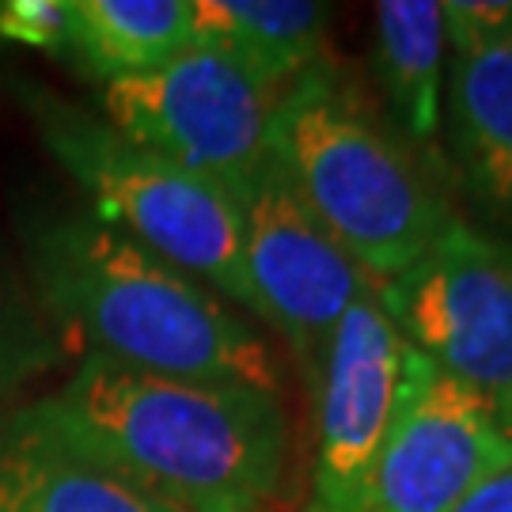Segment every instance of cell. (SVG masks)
Wrapping results in <instances>:
<instances>
[{"instance_id":"6da1fadb","label":"cell","mask_w":512,"mask_h":512,"mask_svg":"<svg viewBox=\"0 0 512 512\" xmlns=\"http://www.w3.org/2000/svg\"><path fill=\"white\" fill-rule=\"evenodd\" d=\"M31 410L179 512H258L289 452L277 391L145 372L99 353H84Z\"/></svg>"},{"instance_id":"7a4b0ae2","label":"cell","mask_w":512,"mask_h":512,"mask_svg":"<svg viewBox=\"0 0 512 512\" xmlns=\"http://www.w3.org/2000/svg\"><path fill=\"white\" fill-rule=\"evenodd\" d=\"M23 255L38 308L65 349L183 380L277 391L266 338L224 296L95 213H31Z\"/></svg>"},{"instance_id":"3957f363","label":"cell","mask_w":512,"mask_h":512,"mask_svg":"<svg viewBox=\"0 0 512 512\" xmlns=\"http://www.w3.org/2000/svg\"><path fill=\"white\" fill-rule=\"evenodd\" d=\"M274 156L376 289L406 274L456 220L410 145L323 61L277 99Z\"/></svg>"},{"instance_id":"277c9868","label":"cell","mask_w":512,"mask_h":512,"mask_svg":"<svg viewBox=\"0 0 512 512\" xmlns=\"http://www.w3.org/2000/svg\"><path fill=\"white\" fill-rule=\"evenodd\" d=\"M19 99L50 156L92 198L95 217L255 315L236 198L46 88H19Z\"/></svg>"},{"instance_id":"5b68a950","label":"cell","mask_w":512,"mask_h":512,"mask_svg":"<svg viewBox=\"0 0 512 512\" xmlns=\"http://www.w3.org/2000/svg\"><path fill=\"white\" fill-rule=\"evenodd\" d=\"M277 99L236 61L194 42L164 69L103 84V118L243 205L277 160Z\"/></svg>"},{"instance_id":"8992f818","label":"cell","mask_w":512,"mask_h":512,"mask_svg":"<svg viewBox=\"0 0 512 512\" xmlns=\"http://www.w3.org/2000/svg\"><path fill=\"white\" fill-rule=\"evenodd\" d=\"M376 293L406 346L471 387L512 429V243L456 217Z\"/></svg>"},{"instance_id":"52a82bcc","label":"cell","mask_w":512,"mask_h":512,"mask_svg":"<svg viewBox=\"0 0 512 512\" xmlns=\"http://www.w3.org/2000/svg\"><path fill=\"white\" fill-rule=\"evenodd\" d=\"M505 467H512L509 425L471 387L406 346L395 421L361 512H456Z\"/></svg>"},{"instance_id":"ba28073f","label":"cell","mask_w":512,"mask_h":512,"mask_svg":"<svg viewBox=\"0 0 512 512\" xmlns=\"http://www.w3.org/2000/svg\"><path fill=\"white\" fill-rule=\"evenodd\" d=\"M239 209L255 315L274 323L304 365L319 372L338 319L376 285L315 220L277 160Z\"/></svg>"},{"instance_id":"9c48e42d","label":"cell","mask_w":512,"mask_h":512,"mask_svg":"<svg viewBox=\"0 0 512 512\" xmlns=\"http://www.w3.org/2000/svg\"><path fill=\"white\" fill-rule=\"evenodd\" d=\"M406 342L372 289L353 300L330 334L315 372V509L361 512L368 478L395 421Z\"/></svg>"},{"instance_id":"30bf717a","label":"cell","mask_w":512,"mask_h":512,"mask_svg":"<svg viewBox=\"0 0 512 512\" xmlns=\"http://www.w3.org/2000/svg\"><path fill=\"white\" fill-rule=\"evenodd\" d=\"M0 512H179L54 433L31 403L0 418Z\"/></svg>"},{"instance_id":"8fae6325","label":"cell","mask_w":512,"mask_h":512,"mask_svg":"<svg viewBox=\"0 0 512 512\" xmlns=\"http://www.w3.org/2000/svg\"><path fill=\"white\" fill-rule=\"evenodd\" d=\"M330 8L315 0H194V42L285 95L323 61Z\"/></svg>"},{"instance_id":"7c38bea8","label":"cell","mask_w":512,"mask_h":512,"mask_svg":"<svg viewBox=\"0 0 512 512\" xmlns=\"http://www.w3.org/2000/svg\"><path fill=\"white\" fill-rule=\"evenodd\" d=\"M448 107L471 186L512 209V23L452 50Z\"/></svg>"},{"instance_id":"4fadbf2b","label":"cell","mask_w":512,"mask_h":512,"mask_svg":"<svg viewBox=\"0 0 512 512\" xmlns=\"http://www.w3.org/2000/svg\"><path fill=\"white\" fill-rule=\"evenodd\" d=\"M65 57L92 80L164 69L194 46V0H69Z\"/></svg>"},{"instance_id":"5bb4252c","label":"cell","mask_w":512,"mask_h":512,"mask_svg":"<svg viewBox=\"0 0 512 512\" xmlns=\"http://www.w3.org/2000/svg\"><path fill=\"white\" fill-rule=\"evenodd\" d=\"M444 57L448 27L437 0H380L376 4V46L372 69L414 145H429L440 133L444 107Z\"/></svg>"},{"instance_id":"9a60e30c","label":"cell","mask_w":512,"mask_h":512,"mask_svg":"<svg viewBox=\"0 0 512 512\" xmlns=\"http://www.w3.org/2000/svg\"><path fill=\"white\" fill-rule=\"evenodd\" d=\"M65 342L42 315L35 296H27L0 270V406L19 395L35 376L61 365Z\"/></svg>"},{"instance_id":"2e32d148","label":"cell","mask_w":512,"mask_h":512,"mask_svg":"<svg viewBox=\"0 0 512 512\" xmlns=\"http://www.w3.org/2000/svg\"><path fill=\"white\" fill-rule=\"evenodd\" d=\"M69 0H4L0 4V46H27L65 57L69 50Z\"/></svg>"},{"instance_id":"e0dca14e","label":"cell","mask_w":512,"mask_h":512,"mask_svg":"<svg viewBox=\"0 0 512 512\" xmlns=\"http://www.w3.org/2000/svg\"><path fill=\"white\" fill-rule=\"evenodd\" d=\"M456 512H512V467L486 478Z\"/></svg>"}]
</instances>
